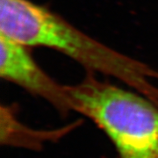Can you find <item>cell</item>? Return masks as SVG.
Here are the masks:
<instances>
[{
	"label": "cell",
	"mask_w": 158,
	"mask_h": 158,
	"mask_svg": "<svg viewBox=\"0 0 158 158\" xmlns=\"http://www.w3.org/2000/svg\"><path fill=\"white\" fill-rule=\"evenodd\" d=\"M78 122L54 129H35L19 118L13 106L0 107V143L2 146L40 151L49 143L62 140L74 130Z\"/></svg>",
	"instance_id": "277c9868"
},
{
	"label": "cell",
	"mask_w": 158,
	"mask_h": 158,
	"mask_svg": "<svg viewBox=\"0 0 158 158\" xmlns=\"http://www.w3.org/2000/svg\"><path fill=\"white\" fill-rule=\"evenodd\" d=\"M74 113L89 118L111 141L116 158H158V105L89 73L69 85Z\"/></svg>",
	"instance_id": "7a4b0ae2"
},
{
	"label": "cell",
	"mask_w": 158,
	"mask_h": 158,
	"mask_svg": "<svg viewBox=\"0 0 158 158\" xmlns=\"http://www.w3.org/2000/svg\"><path fill=\"white\" fill-rule=\"evenodd\" d=\"M0 34L27 48L61 52L89 73L117 79L158 105V70L91 38L31 0H0Z\"/></svg>",
	"instance_id": "6da1fadb"
},
{
	"label": "cell",
	"mask_w": 158,
	"mask_h": 158,
	"mask_svg": "<svg viewBox=\"0 0 158 158\" xmlns=\"http://www.w3.org/2000/svg\"><path fill=\"white\" fill-rule=\"evenodd\" d=\"M0 76L3 79L48 103L57 113H74L69 85L47 74L34 60L28 48L0 34Z\"/></svg>",
	"instance_id": "3957f363"
}]
</instances>
